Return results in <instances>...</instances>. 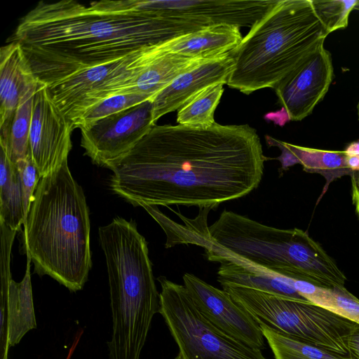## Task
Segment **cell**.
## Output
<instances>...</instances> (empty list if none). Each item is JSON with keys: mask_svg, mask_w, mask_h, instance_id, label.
Returning a JSON list of instances; mask_svg holds the SVG:
<instances>
[{"mask_svg": "<svg viewBox=\"0 0 359 359\" xmlns=\"http://www.w3.org/2000/svg\"><path fill=\"white\" fill-rule=\"evenodd\" d=\"M268 159L256 129L248 124H154L107 168L112 191L134 206L212 210L257 189Z\"/></svg>", "mask_w": 359, "mask_h": 359, "instance_id": "6da1fadb", "label": "cell"}, {"mask_svg": "<svg viewBox=\"0 0 359 359\" xmlns=\"http://www.w3.org/2000/svg\"><path fill=\"white\" fill-rule=\"evenodd\" d=\"M205 27L161 16L149 1H40L21 19L13 40L48 86Z\"/></svg>", "mask_w": 359, "mask_h": 359, "instance_id": "7a4b0ae2", "label": "cell"}, {"mask_svg": "<svg viewBox=\"0 0 359 359\" xmlns=\"http://www.w3.org/2000/svg\"><path fill=\"white\" fill-rule=\"evenodd\" d=\"M23 226L34 272L71 292L82 290L92 266L90 223L83 191L67 161L41 178Z\"/></svg>", "mask_w": 359, "mask_h": 359, "instance_id": "3957f363", "label": "cell"}, {"mask_svg": "<svg viewBox=\"0 0 359 359\" xmlns=\"http://www.w3.org/2000/svg\"><path fill=\"white\" fill-rule=\"evenodd\" d=\"M327 35L311 0H278L229 52L234 65L226 84L245 95L273 89Z\"/></svg>", "mask_w": 359, "mask_h": 359, "instance_id": "277c9868", "label": "cell"}, {"mask_svg": "<svg viewBox=\"0 0 359 359\" xmlns=\"http://www.w3.org/2000/svg\"><path fill=\"white\" fill-rule=\"evenodd\" d=\"M208 230L215 244L255 265L320 287H344V272L302 229L269 226L224 210Z\"/></svg>", "mask_w": 359, "mask_h": 359, "instance_id": "5b68a950", "label": "cell"}, {"mask_svg": "<svg viewBox=\"0 0 359 359\" xmlns=\"http://www.w3.org/2000/svg\"><path fill=\"white\" fill-rule=\"evenodd\" d=\"M233 301L259 323L324 348L348 355V338L357 323L310 301L233 285H222Z\"/></svg>", "mask_w": 359, "mask_h": 359, "instance_id": "8992f818", "label": "cell"}, {"mask_svg": "<svg viewBox=\"0 0 359 359\" xmlns=\"http://www.w3.org/2000/svg\"><path fill=\"white\" fill-rule=\"evenodd\" d=\"M160 314L184 359H266L262 351L226 334L201 313L184 285L157 278Z\"/></svg>", "mask_w": 359, "mask_h": 359, "instance_id": "52a82bcc", "label": "cell"}, {"mask_svg": "<svg viewBox=\"0 0 359 359\" xmlns=\"http://www.w3.org/2000/svg\"><path fill=\"white\" fill-rule=\"evenodd\" d=\"M159 46L76 72L46 86L47 93L75 129L81 116L97 103L129 94L139 74L161 53Z\"/></svg>", "mask_w": 359, "mask_h": 359, "instance_id": "ba28073f", "label": "cell"}, {"mask_svg": "<svg viewBox=\"0 0 359 359\" xmlns=\"http://www.w3.org/2000/svg\"><path fill=\"white\" fill-rule=\"evenodd\" d=\"M151 100L81 128V146L93 163L107 168L126 154L150 130Z\"/></svg>", "mask_w": 359, "mask_h": 359, "instance_id": "9c48e42d", "label": "cell"}, {"mask_svg": "<svg viewBox=\"0 0 359 359\" xmlns=\"http://www.w3.org/2000/svg\"><path fill=\"white\" fill-rule=\"evenodd\" d=\"M73 130L71 123L49 97L46 86L39 82L33 99L29 148L41 178L67 161Z\"/></svg>", "mask_w": 359, "mask_h": 359, "instance_id": "30bf717a", "label": "cell"}, {"mask_svg": "<svg viewBox=\"0 0 359 359\" xmlns=\"http://www.w3.org/2000/svg\"><path fill=\"white\" fill-rule=\"evenodd\" d=\"M184 285L201 313L219 330L248 346L263 350L265 338L259 324L230 294L186 273Z\"/></svg>", "mask_w": 359, "mask_h": 359, "instance_id": "8fae6325", "label": "cell"}, {"mask_svg": "<svg viewBox=\"0 0 359 359\" xmlns=\"http://www.w3.org/2000/svg\"><path fill=\"white\" fill-rule=\"evenodd\" d=\"M333 76L332 55L323 46L273 88L290 121H302L313 112Z\"/></svg>", "mask_w": 359, "mask_h": 359, "instance_id": "7c38bea8", "label": "cell"}, {"mask_svg": "<svg viewBox=\"0 0 359 359\" xmlns=\"http://www.w3.org/2000/svg\"><path fill=\"white\" fill-rule=\"evenodd\" d=\"M278 0H153L161 16L195 22L205 26L251 27Z\"/></svg>", "mask_w": 359, "mask_h": 359, "instance_id": "4fadbf2b", "label": "cell"}, {"mask_svg": "<svg viewBox=\"0 0 359 359\" xmlns=\"http://www.w3.org/2000/svg\"><path fill=\"white\" fill-rule=\"evenodd\" d=\"M233 65V59L228 53L206 60L179 75L151 100L154 123L163 115L179 110L205 88L226 84Z\"/></svg>", "mask_w": 359, "mask_h": 359, "instance_id": "5bb4252c", "label": "cell"}, {"mask_svg": "<svg viewBox=\"0 0 359 359\" xmlns=\"http://www.w3.org/2000/svg\"><path fill=\"white\" fill-rule=\"evenodd\" d=\"M21 282L11 280L8 288L0 294V359H8L10 346L18 344L26 333L36 327L32 283L31 259Z\"/></svg>", "mask_w": 359, "mask_h": 359, "instance_id": "9a60e30c", "label": "cell"}, {"mask_svg": "<svg viewBox=\"0 0 359 359\" xmlns=\"http://www.w3.org/2000/svg\"><path fill=\"white\" fill-rule=\"evenodd\" d=\"M39 83L21 44L13 40L0 50V126L6 123L22 98Z\"/></svg>", "mask_w": 359, "mask_h": 359, "instance_id": "2e32d148", "label": "cell"}, {"mask_svg": "<svg viewBox=\"0 0 359 359\" xmlns=\"http://www.w3.org/2000/svg\"><path fill=\"white\" fill-rule=\"evenodd\" d=\"M242 39L236 26H209L166 42L161 50L190 57L215 58L231 51Z\"/></svg>", "mask_w": 359, "mask_h": 359, "instance_id": "e0dca14e", "label": "cell"}, {"mask_svg": "<svg viewBox=\"0 0 359 359\" xmlns=\"http://www.w3.org/2000/svg\"><path fill=\"white\" fill-rule=\"evenodd\" d=\"M206 60L208 59L161 53L139 74L129 93L144 95L152 100L179 75Z\"/></svg>", "mask_w": 359, "mask_h": 359, "instance_id": "ac0fdd59", "label": "cell"}, {"mask_svg": "<svg viewBox=\"0 0 359 359\" xmlns=\"http://www.w3.org/2000/svg\"><path fill=\"white\" fill-rule=\"evenodd\" d=\"M36 88L30 90L22 98L10 119L0 126V147L5 150L14 165L31 154L29 133L33 99Z\"/></svg>", "mask_w": 359, "mask_h": 359, "instance_id": "d6986e66", "label": "cell"}, {"mask_svg": "<svg viewBox=\"0 0 359 359\" xmlns=\"http://www.w3.org/2000/svg\"><path fill=\"white\" fill-rule=\"evenodd\" d=\"M296 156L304 171L320 174L325 179V184L316 204L335 180L345 175L352 177L356 173L350 168L348 155L344 151H329L298 146L285 142Z\"/></svg>", "mask_w": 359, "mask_h": 359, "instance_id": "ffe728a7", "label": "cell"}, {"mask_svg": "<svg viewBox=\"0 0 359 359\" xmlns=\"http://www.w3.org/2000/svg\"><path fill=\"white\" fill-rule=\"evenodd\" d=\"M25 222L22 196L16 166L5 150L0 151V222L20 231Z\"/></svg>", "mask_w": 359, "mask_h": 359, "instance_id": "44dd1931", "label": "cell"}, {"mask_svg": "<svg viewBox=\"0 0 359 359\" xmlns=\"http://www.w3.org/2000/svg\"><path fill=\"white\" fill-rule=\"evenodd\" d=\"M298 292L310 302L325 307L359 324V299L342 288H324L294 280Z\"/></svg>", "mask_w": 359, "mask_h": 359, "instance_id": "7402d4cb", "label": "cell"}, {"mask_svg": "<svg viewBox=\"0 0 359 359\" xmlns=\"http://www.w3.org/2000/svg\"><path fill=\"white\" fill-rule=\"evenodd\" d=\"M224 84L210 86L185 103L177 112L178 124L196 128H206L216 122L215 109L224 92Z\"/></svg>", "mask_w": 359, "mask_h": 359, "instance_id": "603a6c76", "label": "cell"}, {"mask_svg": "<svg viewBox=\"0 0 359 359\" xmlns=\"http://www.w3.org/2000/svg\"><path fill=\"white\" fill-rule=\"evenodd\" d=\"M259 325L275 359H352Z\"/></svg>", "mask_w": 359, "mask_h": 359, "instance_id": "cb8c5ba5", "label": "cell"}, {"mask_svg": "<svg viewBox=\"0 0 359 359\" xmlns=\"http://www.w3.org/2000/svg\"><path fill=\"white\" fill-rule=\"evenodd\" d=\"M313 8L327 34L348 27L349 15L358 0H311Z\"/></svg>", "mask_w": 359, "mask_h": 359, "instance_id": "d4e9b609", "label": "cell"}, {"mask_svg": "<svg viewBox=\"0 0 359 359\" xmlns=\"http://www.w3.org/2000/svg\"><path fill=\"white\" fill-rule=\"evenodd\" d=\"M149 100H151L149 97L138 93L120 94L108 97L88 110L78 121L76 128H83Z\"/></svg>", "mask_w": 359, "mask_h": 359, "instance_id": "484cf974", "label": "cell"}, {"mask_svg": "<svg viewBox=\"0 0 359 359\" xmlns=\"http://www.w3.org/2000/svg\"><path fill=\"white\" fill-rule=\"evenodd\" d=\"M15 165L18 170L20 182L25 222L41 177L33 163L31 154L25 159L18 161Z\"/></svg>", "mask_w": 359, "mask_h": 359, "instance_id": "4316f807", "label": "cell"}, {"mask_svg": "<svg viewBox=\"0 0 359 359\" xmlns=\"http://www.w3.org/2000/svg\"><path fill=\"white\" fill-rule=\"evenodd\" d=\"M1 225V257H0V273H1V289L8 287L9 283L12 279L11 273V248L17 231L11 229L4 223L0 222Z\"/></svg>", "mask_w": 359, "mask_h": 359, "instance_id": "83f0119b", "label": "cell"}, {"mask_svg": "<svg viewBox=\"0 0 359 359\" xmlns=\"http://www.w3.org/2000/svg\"><path fill=\"white\" fill-rule=\"evenodd\" d=\"M266 142L269 147H277L281 151V154L276 158L281 163V170L285 171L291 166L299 163L296 156L286 146L285 142L276 140L268 135L264 136Z\"/></svg>", "mask_w": 359, "mask_h": 359, "instance_id": "f1b7e54d", "label": "cell"}, {"mask_svg": "<svg viewBox=\"0 0 359 359\" xmlns=\"http://www.w3.org/2000/svg\"><path fill=\"white\" fill-rule=\"evenodd\" d=\"M348 356L352 359H359V324L358 323L348 338Z\"/></svg>", "mask_w": 359, "mask_h": 359, "instance_id": "f546056e", "label": "cell"}, {"mask_svg": "<svg viewBox=\"0 0 359 359\" xmlns=\"http://www.w3.org/2000/svg\"><path fill=\"white\" fill-rule=\"evenodd\" d=\"M351 195L355 212L359 219V174H355L351 177Z\"/></svg>", "mask_w": 359, "mask_h": 359, "instance_id": "4dcf8cb0", "label": "cell"}, {"mask_svg": "<svg viewBox=\"0 0 359 359\" xmlns=\"http://www.w3.org/2000/svg\"><path fill=\"white\" fill-rule=\"evenodd\" d=\"M348 162L350 168L359 174V155H348Z\"/></svg>", "mask_w": 359, "mask_h": 359, "instance_id": "1f68e13d", "label": "cell"}, {"mask_svg": "<svg viewBox=\"0 0 359 359\" xmlns=\"http://www.w3.org/2000/svg\"><path fill=\"white\" fill-rule=\"evenodd\" d=\"M344 151L348 155H359V140L348 144Z\"/></svg>", "mask_w": 359, "mask_h": 359, "instance_id": "d6a6232c", "label": "cell"}, {"mask_svg": "<svg viewBox=\"0 0 359 359\" xmlns=\"http://www.w3.org/2000/svg\"><path fill=\"white\" fill-rule=\"evenodd\" d=\"M175 359H184L181 354L178 353V355L175 358Z\"/></svg>", "mask_w": 359, "mask_h": 359, "instance_id": "836d02e7", "label": "cell"}, {"mask_svg": "<svg viewBox=\"0 0 359 359\" xmlns=\"http://www.w3.org/2000/svg\"><path fill=\"white\" fill-rule=\"evenodd\" d=\"M354 10L359 11V0H358V4L355 5V6L354 8Z\"/></svg>", "mask_w": 359, "mask_h": 359, "instance_id": "e575fe53", "label": "cell"}, {"mask_svg": "<svg viewBox=\"0 0 359 359\" xmlns=\"http://www.w3.org/2000/svg\"><path fill=\"white\" fill-rule=\"evenodd\" d=\"M357 110H358V121H359V102L357 104Z\"/></svg>", "mask_w": 359, "mask_h": 359, "instance_id": "d590c367", "label": "cell"}]
</instances>
